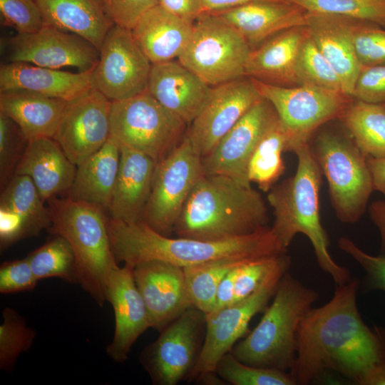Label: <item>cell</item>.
<instances>
[{
  "instance_id": "obj_1",
  "label": "cell",
  "mask_w": 385,
  "mask_h": 385,
  "mask_svg": "<svg viewBox=\"0 0 385 385\" xmlns=\"http://www.w3.org/2000/svg\"><path fill=\"white\" fill-rule=\"evenodd\" d=\"M335 286L332 298L312 307L299 326L289 371L296 385L319 381L329 371L358 384L370 366L385 359V328L363 321L356 304L359 280Z\"/></svg>"
},
{
  "instance_id": "obj_2",
  "label": "cell",
  "mask_w": 385,
  "mask_h": 385,
  "mask_svg": "<svg viewBox=\"0 0 385 385\" xmlns=\"http://www.w3.org/2000/svg\"><path fill=\"white\" fill-rule=\"evenodd\" d=\"M112 252L117 262L134 267L150 260L187 267L225 258H254L287 253L272 228L222 240H202L163 235L144 221L107 219Z\"/></svg>"
},
{
  "instance_id": "obj_3",
  "label": "cell",
  "mask_w": 385,
  "mask_h": 385,
  "mask_svg": "<svg viewBox=\"0 0 385 385\" xmlns=\"http://www.w3.org/2000/svg\"><path fill=\"white\" fill-rule=\"evenodd\" d=\"M267 209L252 185L230 177L204 174L192 190L174 226L178 237L222 240L267 226Z\"/></svg>"
},
{
  "instance_id": "obj_4",
  "label": "cell",
  "mask_w": 385,
  "mask_h": 385,
  "mask_svg": "<svg viewBox=\"0 0 385 385\" xmlns=\"http://www.w3.org/2000/svg\"><path fill=\"white\" fill-rule=\"evenodd\" d=\"M294 153L298 159L296 173L268 191L267 201L274 216L272 230L287 250L296 235H306L320 268L332 277L335 285L345 284L351 279L349 271L338 265L329 254L328 236L321 223L322 171L308 143Z\"/></svg>"
},
{
  "instance_id": "obj_5",
  "label": "cell",
  "mask_w": 385,
  "mask_h": 385,
  "mask_svg": "<svg viewBox=\"0 0 385 385\" xmlns=\"http://www.w3.org/2000/svg\"><path fill=\"white\" fill-rule=\"evenodd\" d=\"M318 298L317 292L286 272L257 325L231 352L246 364L289 371L299 326Z\"/></svg>"
},
{
  "instance_id": "obj_6",
  "label": "cell",
  "mask_w": 385,
  "mask_h": 385,
  "mask_svg": "<svg viewBox=\"0 0 385 385\" xmlns=\"http://www.w3.org/2000/svg\"><path fill=\"white\" fill-rule=\"evenodd\" d=\"M56 197L48 200L51 213L48 230L68 242L76 257L78 284L102 307L107 302L111 277L118 267L103 210L68 197Z\"/></svg>"
},
{
  "instance_id": "obj_7",
  "label": "cell",
  "mask_w": 385,
  "mask_h": 385,
  "mask_svg": "<svg viewBox=\"0 0 385 385\" xmlns=\"http://www.w3.org/2000/svg\"><path fill=\"white\" fill-rule=\"evenodd\" d=\"M308 144L327 180L336 216L344 223L358 222L374 190L367 157L346 131L322 130Z\"/></svg>"
},
{
  "instance_id": "obj_8",
  "label": "cell",
  "mask_w": 385,
  "mask_h": 385,
  "mask_svg": "<svg viewBox=\"0 0 385 385\" xmlns=\"http://www.w3.org/2000/svg\"><path fill=\"white\" fill-rule=\"evenodd\" d=\"M186 124L148 91L111 102V135L120 146L144 153L157 163L182 141Z\"/></svg>"
},
{
  "instance_id": "obj_9",
  "label": "cell",
  "mask_w": 385,
  "mask_h": 385,
  "mask_svg": "<svg viewBox=\"0 0 385 385\" xmlns=\"http://www.w3.org/2000/svg\"><path fill=\"white\" fill-rule=\"evenodd\" d=\"M251 47L232 26L210 13L193 23L178 61L210 86L245 76Z\"/></svg>"
},
{
  "instance_id": "obj_10",
  "label": "cell",
  "mask_w": 385,
  "mask_h": 385,
  "mask_svg": "<svg viewBox=\"0 0 385 385\" xmlns=\"http://www.w3.org/2000/svg\"><path fill=\"white\" fill-rule=\"evenodd\" d=\"M251 79L274 108L289 136L288 151L292 153L307 144L319 128L339 118L350 103L342 92L315 86L287 87Z\"/></svg>"
},
{
  "instance_id": "obj_11",
  "label": "cell",
  "mask_w": 385,
  "mask_h": 385,
  "mask_svg": "<svg viewBox=\"0 0 385 385\" xmlns=\"http://www.w3.org/2000/svg\"><path fill=\"white\" fill-rule=\"evenodd\" d=\"M204 174L202 158L185 133L182 141L156 164L143 221L169 236L192 190Z\"/></svg>"
},
{
  "instance_id": "obj_12",
  "label": "cell",
  "mask_w": 385,
  "mask_h": 385,
  "mask_svg": "<svg viewBox=\"0 0 385 385\" xmlns=\"http://www.w3.org/2000/svg\"><path fill=\"white\" fill-rule=\"evenodd\" d=\"M206 314L192 307L171 322L142 351L140 361L155 385H176L189 378L199 358Z\"/></svg>"
},
{
  "instance_id": "obj_13",
  "label": "cell",
  "mask_w": 385,
  "mask_h": 385,
  "mask_svg": "<svg viewBox=\"0 0 385 385\" xmlns=\"http://www.w3.org/2000/svg\"><path fill=\"white\" fill-rule=\"evenodd\" d=\"M289 267L272 273L253 294L206 315V329L202 349L189 379L199 381L215 372L220 359L231 351L239 339L247 332L251 319L265 311L273 297L282 276Z\"/></svg>"
},
{
  "instance_id": "obj_14",
  "label": "cell",
  "mask_w": 385,
  "mask_h": 385,
  "mask_svg": "<svg viewBox=\"0 0 385 385\" xmlns=\"http://www.w3.org/2000/svg\"><path fill=\"white\" fill-rule=\"evenodd\" d=\"M151 66L132 31L114 24L99 49L93 88L111 101L135 96L147 91Z\"/></svg>"
},
{
  "instance_id": "obj_15",
  "label": "cell",
  "mask_w": 385,
  "mask_h": 385,
  "mask_svg": "<svg viewBox=\"0 0 385 385\" xmlns=\"http://www.w3.org/2000/svg\"><path fill=\"white\" fill-rule=\"evenodd\" d=\"M0 44L6 63L86 71L93 69L99 59V51L85 38L45 24L34 33L1 38Z\"/></svg>"
},
{
  "instance_id": "obj_16",
  "label": "cell",
  "mask_w": 385,
  "mask_h": 385,
  "mask_svg": "<svg viewBox=\"0 0 385 385\" xmlns=\"http://www.w3.org/2000/svg\"><path fill=\"white\" fill-rule=\"evenodd\" d=\"M111 102L94 88L67 102L53 138L76 165L110 137Z\"/></svg>"
},
{
  "instance_id": "obj_17",
  "label": "cell",
  "mask_w": 385,
  "mask_h": 385,
  "mask_svg": "<svg viewBox=\"0 0 385 385\" xmlns=\"http://www.w3.org/2000/svg\"><path fill=\"white\" fill-rule=\"evenodd\" d=\"M262 98L251 78H241L211 87L206 103L186 131L202 158Z\"/></svg>"
},
{
  "instance_id": "obj_18",
  "label": "cell",
  "mask_w": 385,
  "mask_h": 385,
  "mask_svg": "<svg viewBox=\"0 0 385 385\" xmlns=\"http://www.w3.org/2000/svg\"><path fill=\"white\" fill-rule=\"evenodd\" d=\"M277 118L272 104L257 101L223 136L213 150L202 158L205 174L230 177L245 185L250 157L261 138Z\"/></svg>"
},
{
  "instance_id": "obj_19",
  "label": "cell",
  "mask_w": 385,
  "mask_h": 385,
  "mask_svg": "<svg viewBox=\"0 0 385 385\" xmlns=\"http://www.w3.org/2000/svg\"><path fill=\"white\" fill-rule=\"evenodd\" d=\"M133 277L148 309L151 327L161 332L193 305L183 267L150 260L133 267Z\"/></svg>"
},
{
  "instance_id": "obj_20",
  "label": "cell",
  "mask_w": 385,
  "mask_h": 385,
  "mask_svg": "<svg viewBox=\"0 0 385 385\" xmlns=\"http://www.w3.org/2000/svg\"><path fill=\"white\" fill-rule=\"evenodd\" d=\"M107 302L115 314V332L107 354L117 362H123L138 338L151 327L149 314L133 277V267H118L111 277Z\"/></svg>"
},
{
  "instance_id": "obj_21",
  "label": "cell",
  "mask_w": 385,
  "mask_h": 385,
  "mask_svg": "<svg viewBox=\"0 0 385 385\" xmlns=\"http://www.w3.org/2000/svg\"><path fill=\"white\" fill-rule=\"evenodd\" d=\"M210 13L235 28L250 47L308 24V12L292 2L255 1Z\"/></svg>"
},
{
  "instance_id": "obj_22",
  "label": "cell",
  "mask_w": 385,
  "mask_h": 385,
  "mask_svg": "<svg viewBox=\"0 0 385 385\" xmlns=\"http://www.w3.org/2000/svg\"><path fill=\"white\" fill-rule=\"evenodd\" d=\"M147 91L167 110L190 123L206 103L211 86L172 60L152 64Z\"/></svg>"
},
{
  "instance_id": "obj_23",
  "label": "cell",
  "mask_w": 385,
  "mask_h": 385,
  "mask_svg": "<svg viewBox=\"0 0 385 385\" xmlns=\"http://www.w3.org/2000/svg\"><path fill=\"white\" fill-rule=\"evenodd\" d=\"M156 164L144 153L120 146L119 170L108 209L110 217L125 222L143 221Z\"/></svg>"
},
{
  "instance_id": "obj_24",
  "label": "cell",
  "mask_w": 385,
  "mask_h": 385,
  "mask_svg": "<svg viewBox=\"0 0 385 385\" xmlns=\"http://www.w3.org/2000/svg\"><path fill=\"white\" fill-rule=\"evenodd\" d=\"M93 71L72 73L24 63L0 67V92L21 90L72 101L93 88Z\"/></svg>"
},
{
  "instance_id": "obj_25",
  "label": "cell",
  "mask_w": 385,
  "mask_h": 385,
  "mask_svg": "<svg viewBox=\"0 0 385 385\" xmlns=\"http://www.w3.org/2000/svg\"><path fill=\"white\" fill-rule=\"evenodd\" d=\"M307 26L283 31L252 49L245 68V76L267 83L299 86L297 66Z\"/></svg>"
},
{
  "instance_id": "obj_26",
  "label": "cell",
  "mask_w": 385,
  "mask_h": 385,
  "mask_svg": "<svg viewBox=\"0 0 385 385\" xmlns=\"http://www.w3.org/2000/svg\"><path fill=\"white\" fill-rule=\"evenodd\" d=\"M76 165L52 138L28 140L15 169V175H27L35 183L43 201L68 192L74 180Z\"/></svg>"
},
{
  "instance_id": "obj_27",
  "label": "cell",
  "mask_w": 385,
  "mask_h": 385,
  "mask_svg": "<svg viewBox=\"0 0 385 385\" xmlns=\"http://www.w3.org/2000/svg\"><path fill=\"white\" fill-rule=\"evenodd\" d=\"M307 19L311 38L339 76L343 93L351 96L361 67L352 41L351 19L309 12Z\"/></svg>"
},
{
  "instance_id": "obj_28",
  "label": "cell",
  "mask_w": 385,
  "mask_h": 385,
  "mask_svg": "<svg viewBox=\"0 0 385 385\" xmlns=\"http://www.w3.org/2000/svg\"><path fill=\"white\" fill-rule=\"evenodd\" d=\"M193 23L157 4L140 18L131 31L154 64L179 57L190 38Z\"/></svg>"
},
{
  "instance_id": "obj_29",
  "label": "cell",
  "mask_w": 385,
  "mask_h": 385,
  "mask_svg": "<svg viewBox=\"0 0 385 385\" xmlns=\"http://www.w3.org/2000/svg\"><path fill=\"white\" fill-rule=\"evenodd\" d=\"M120 165V146L111 136L96 153L76 165L68 197L108 210Z\"/></svg>"
},
{
  "instance_id": "obj_30",
  "label": "cell",
  "mask_w": 385,
  "mask_h": 385,
  "mask_svg": "<svg viewBox=\"0 0 385 385\" xmlns=\"http://www.w3.org/2000/svg\"><path fill=\"white\" fill-rule=\"evenodd\" d=\"M45 24L75 34L98 51L114 25L99 0H36Z\"/></svg>"
},
{
  "instance_id": "obj_31",
  "label": "cell",
  "mask_w": 385,
  "mask_h": 385,
  "mask_svg": "<svg viewBox=\"0 0 385 385\" xmlns=\"http://www.w3.org/2000/svg\"><path fill=\"white\" fill-rule=\"evenodd\" d=\"M68 101L32 92H0V113L11 118L27 140L53 138Z\"/></svg>"
},
{
  "instance_id": "obj_32",
  "label": "cell",
  "mask_w": 385,
  "mask_h": 385,
  "mask_svg": "<svg viewBox=\"0 0 385 385\" xmlns=\"http://www.w3.org/2000/svg\"><path fill=\"white\" fill-rule=\"evenodd\" d=\"M344 128L366 156L385 158V106L356 100L339 117Z\"/></svg>"
},
{
  "instance_id": "obj_33",
  "label": "cell",
  "mask_w": 385,
  "mask_h": 385,
  "mask_svg": "<svg viewBox=\"0 0 385 385\" xmlns=\"http://www.w3.org/2000/svg\"><path fill=\"white\" fill-rule=\"evenodd\" d=\"M288 149L289 136L277 115L250 157L247 167L249 182L256 183L260 190L268 192L285 170L282 154Z\"/></svg>"
},
{
  "instance_id": "obj_34",
  "label": "cell",
  "mask_w": 385,
  "mask_h": 385,
  "mask_svg": "<svg viewBox=\"0 0 385 385\" xmlns=\"http://www.w3.org/2000/svg\"><path fill=\"white\" fill-rule=\"evenodd\" d=\"M43 202L31 178L15 175L1 192L0 207L19 214L26 223L29 236H32L51 226V210Z\"/></svg>"
},
{
  "instance_id": "obj_35",
  "label": "cell",
  "mask_w": 385,
  "mask_h": 385,
  "mask_svg": "<svg viewBox=\"0 0 385 385\" xmlns=\"http://www.w3.org/2000/svg\"><path fill=\"white\" fill-rule=\"evenodd\" d=\"M247 259L250 258H225L184 267L187 289L193 307L209 314L213 309L217 290L222 279Z\"/></svg>"
},
{
  "instance_id": "obj_36",
  "label": "cell",
  "mask_w": 385,
  "mask_h": 385,
  "mask_svg": "<svg viewBox=\"0 0 385 385\" xmlns=\"http://www.w3.org/2000/svg\"><path fill=\"white\" fill-rule=\"evenodd\" d=\"M55 235L26 257L31 268L38 281L58 277L71 283H78L73 250L64 237Z\"/></svg>"
},
{
  "instance_id": "obj_37",
  "label": "cell",
  "mask_w": 385,
  "mask_h": 385,
  "mask_svg": "<svg viewBox=\"0 0 385 385\" xmlns=\"http://www.w3.org/2000/svg\"><path fill=\"white\" fill-rule=\"evenodd\" d=\"M309 13L334 15L385 28V0H290Z\"/></svg>"
},
{
  "instance_id": "obj_38",
  "label": "cell",
  "mask_w": 385,
  "mask_h": 385,
  "mask_svg": "<svg viewBox=\"0 0 385 385\" xmlns=\"http://www.w3.org/2000/svg\"><path fill=\"white\" fill-rule=\"evenodd\" d=\"M215 373L232 385H295L291 374L284 371L246 364L231 351L218 361Z\"/></svg>"
},
{
  "instance_id": "obj_39",
  "label": "cell",
  "mask_w": 385,
  "mask_h": 385,
  "mask_svg": "<svg viewBox=\"0 0 385 385\" xmlns=\"http://www.w3.org/2000/svg\"><path fill=\"white\" fill-rule=\"evenodd\" d=\"M297 76L299 85H312L343 93L339 76L319 51L309 33L299 53Z\"/></svg>"
},
{
  "instance_id": "obj_40",
  "label": "cell",
  "mask_w": 385,
  "mask_h": 385,
  "mask_svg": "<svg viewBox=\"0 0 385 385\" xmlns=\"http://www.w3.org/2000/svg\"><path fill=\"white\" fill-rule=\"evenodd\" d=\"M0 325V368L13 369L19 356L31 346L35 332L26 325V320L14 309L3 310Z\"/></svg>"
},
{
  "instance_id": "obj_41",
  "label": "cell",
  "mask_w": 385,
  "mask_h": 385,
  "mask_svg": "<svg viewBox=\"0 0 385 385\" xmlns=\"http://www.w3.org/2000/svg\"><path fill=\"white\" fill-rule=\"evenodd\" d=\"M350 30L354 50L361 66L385 65V28L351 19Z\"/></svg>"
},
{
  "instance_id": "obj_42",
  "label": "cell",
  "mask_w": 385,
  "mask_h": 385,
  "mask_svg": "<svg viewBox=\"0 0 385 385\" xmlns=\"http://www.w3.org/2000/svg\"><path fill=\"white\" fill-rule=\"evenodd\" d=\"M28 140L18 125L6 115L0 113V178L4 186L14 177L16 165L26 148Z\"/></svg>"
},
{
  "instance_id": "obj_43",
  "label": "cell",
  "mask_w": 385,
  "mask_h": 385,
  "mask_svg": "<svg viewBox=\"0 0 385 385\" xmlns=\"http://www.w3.org/2000/svg\"><path fill=\"white\" fill-rule=\"evenodd\" d=\"M0 12L3 24L19 34L34 33L44 24L36 0H0Z\"/></svg>"
},
{
  "instance_id": "obj_44",
  "label": "cell",
  "mask_w": 385,
  "mask_h": 385,
  "mask_svg": "<svg viewBox=\"0 0 385 385\" xmlns=\"http://www.w3.org/2000/svg\"><path fill=\"white\" fill-rule=\"evenodd\" d=\"M338 245L342 251L354 258L365 271L364 287L366 291L385 292V255H369L348 237H341Z\"/></svg>"
},
{
  "instance_id": "obj_45",
  "label": "cell",
  "mask_w": 385,
  "mask_h": 385,
  "mask_svg": "<svg viewBox=\"0 0 385 385\" xmlns=\"http://www.w3.org/2000/svg\"><path fill=\"white\" fill-rule=\"evenodd\" d=\"M351 97L366 103L385 104V65L361 66Z\"/></svg>"
},
{
  "instance_id": "obj_46",
  "label": "cell",
  "mask_w": 385,
  "mask_h": 385,
  "mask_svg": "<svg viewBox=\"0 0 385 385\" xmlns=\"http://www.w3.org/2000/svg\"><path fill=\"white\" fill-rule=\"evenodd\" d=\"M38 283L26 257L4 262L0 267V292L11 294L34 289Z\"/></svg>"
},
{
  "instance_id": "obj_47",
  "label": "cell",
  "mask_w": 385,
  "mask_h": 385,
  "mask_svg": "<svg viewBox=\"0 0 385 385\" xmlns=\"http://www.w3.org/2000/svg\"><path fill=\"white\" fill-rule=\"evenodd\" d=\"M114 24L132 29L140 18L158 4V0H99Z\"/></svg>"
},
{
  "instance_id": "obj_48",
  "label": "cell",
  "mask_w": 385,
  "mask_h": 385,
  "mask_svg": "<svg viewBox=\"0 0 385 385\" xmlns=\"http://www.w3.org/2000/svg\"><path fill=\"white\" fill-rule=\"evenodd\" d=\"M28 236L27 227L23 218L14 211L0 207L1 249Z\"/></svg>"
},
{
  "instance_id": "obj_49",
  "label": "cell",
  "mask_w": 385,
  "mask_h": 385,
  "mask_svg": "<svg viewBox=\"0 0 385 385\" xmlns=\"http://www.w3.org/2000/svg\"><path fill=\"white\" fill-rule=\"evenodd\" d=\"M167 11L190 21L202 14L201 0H158Z\"/></svg>"
},
{
  "instance_id": "obj_50",
  "label": "cell",
  "mask_w": 385,
  "mask_h": 385,
  "mask_svg": "<svg viewBox=\"0 0 385 385\" xmlns=\"http://www.w3.org/2000/svg\"><path fill=\"white\" fill-rule=\"evenodd\" d=\"M240 264L231 270L221 281L217 290L215 305L210 313L215 312L233 303L237 268Z\"/></svg>"
},
{
  "instance_id": "obj_51",
  "label": "cell",
  "mask_w": 385,
  "mask_h": 385,
  "mask_svg": "<svg viewBox=\"0 0 385 385\" xmlns=\"http://www.w3.org/2000/svg\"><path fill=\"white\" fill-rule=\"evenodd\" d=\"M369 217L378 228L380 239V255H385V200H378L369 206Z\"/></svg>"
},
{
  "instance_id": "obj_52",
  "label": "cell",
  "mask_w": 385,
  "mask_h": 385,
  "mask_svg": "<svg viewBox=\"0 0 385 385\" xmlns=\"http://www.w3.org/2000/svg\"><path fill=\"white\" fill-rule=\"evenodd\" d=\"M367 164L371 175L374 190L385 197V158L367 157Z\"/></svg>"
},
{
  "instance_id": "obj_53",
  "label": "cell",
  "mask_w": 385,
  "mask_h": 385,
  "mask_svg": "<svg viewBox=\"0 0 385 385\" xmlns=\"http://www.w3.org/2000/svg\"><path fill=\"white\" fill-rule=\"evenodd\" d=\"M255 1L291 2L290 0H201V5L202 14H204L223 10Z\"/></svg>"
},
{
  "instance_id": "obj_54",
  "label": "cell",
  "mask_w": 385,
  "mask_h": 385,
  "mask_svg": "<svg viewBox=\"0 0 385 385\" xmlns=\"http://www.w3.org/2000/svg\"><path fill=\"white\" fill-rule=\"evenodd\" d=\"M358 385H385V359L370 366L361 376Z\"/></svg>"
},
{
  "instance_id": "obj_55",
  "label": "cell",
  "mask_w": 385,
  "mask_h": 385,
  "mask_svg": "<svg viewBox=\"0 0 385 385\" xmlns=\"http://www.w3.org/2000/svg\"><path fill=\"white\" fill-rule=\"evenodd\" d=\"M385 106V104H384Z\"/></svg>"
}]
</instances>
